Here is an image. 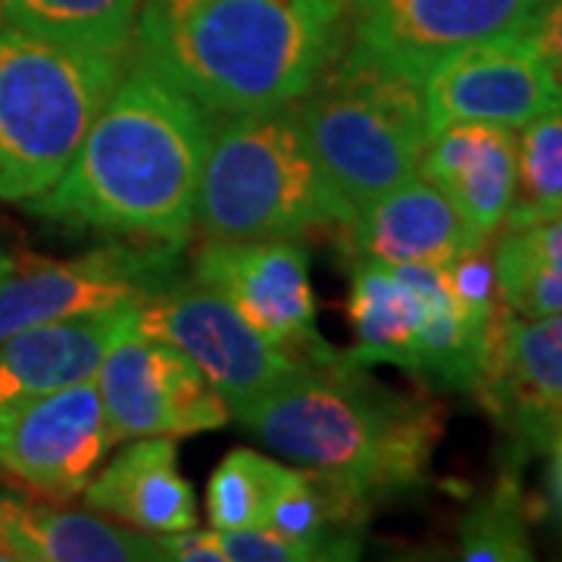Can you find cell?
<instances>
[{"label": "cell", "mask_w": 562, "mask_h": 562, "mask_svg": "<svg viewBox=\"0 0 562 562\" xmlns=\"http://www.w3.org/2000/svg\"><path fill=\"white\" fill-rule=\"evenodd\" d=\"M210 135L213 113L135 57L57 184L25 206L76 228L184 247Z\"/></svg>", "instance_id": "1"}, {"label": "cell", "mask_w": 562, "mask_h": 562, "mask_svg": "<svg viewBox=\"0 0 562 562\" xmlns=\"http://www.w3.org/2000/svg\"><path fill=\"white\" fill-rule=\"evenodd\" d=\"M347 35L344 0H140L135 57L228 116L301 101Z\"/></svg>", "instance_id": "2"}, {"label": "cell", "mask_w": 562, "mask_h": 562, "mask_svg": "<svg viewBox=\"0 0 562 562\" xmlns=\"http://www.w3.org/2000/svg\"><path fill=\"white\" fill-rule=\"evenodd\" d=\"M232 419L281 460L316 472L372 509L425 482L443 409L384 387L344 353L306 366Z\"/></svg>", "instance_id": "3"}, {"label": "cell", "mask_w": 562, "mask_h": 562, "mask_svg": "<svg viewBox=\"0 0 562 562\" xmlns=\"http://www.w3.org/2000/svg\"><path fill=\"white\" fill-rule=\"evenodd\" d=\"M347 220L353 210L316 160L297 103L228 113L213 125L194 216L206 238H301Z\"/></svg>", "instance_id": "4"}, {"label": "cell", "mask_w": 562, "mask_h": 562, "mask_svg": "<svg viewBox=\"0 0 562 562\" xmlns=\"http://www.w3.org/2000/svg\"><path fill=\"white\" fill-rule=\"evenodd\" d=\"M128 63L0 20V201L29 203L57 184Z\"/></svg>", "instance_id": "5"}, {"label": "cell", "mask_w": 562, "mask_h": 562, "mask_svg": "<svg viewBox=\"0 0 562 562\" xmlns=\"http://www.w3.org/2000/svg\"><path fill=\"white\" fill-rule=\"evenodd\" d=\"M297 113L316 160L353 213L419 176L428 144L422 85L350 44L303 94Z\"/></svg>", "instance_id": "6"}, {"label": "cell", "mask_w": 562, "mask_h": 562, "mask_svg": "<svg viewBox=\"0 0 562 562\" xmlns=\"http://www.w3.org/2000/svg\"><path fill=\"white\" fill-rule=\"evenodd\" d=\"M181 250L122 238L72 260L13 257L0 276V341L41 322L144 306L179 284Z\"/></svg>", "instance_id": "7"}, {"label": "cell", "mask_w": 562, "mask_h": 562, "mask_svg": "<svg viewBox=\"0 0 562 562\" xmlns=\"http://www.w3.org/2000/svg\"><path fill=\"white\" fill-rule=\"evenodd\" d=\"M135 331L188 353L232 416L310 366L266 341L220 291L194 279L179 281L144 303Z\"/></svg>", "instance_id": "8"}, {"label": "cell", "mask_w": 562, "mask_h": 562, "mask_svg": "<svg viewBox=\"0 0 562 562\" xmlns=\"http://www.w3.org/2000/svg\"><path fill=\"white\" fill-rule=\"evenodd\" d=\"M191 279L220 291L266 341L291 357L310 366L344 357L316 328L310 254L301 238H206L194 254Z\"/></svg>", "instance_id": "9"}, {"label": "cell", "mask_w": 562, "mask_h": 562, "mask_svg": "<svg viewBox=\"0 0 562 562\" xmlns=\"http://www.w3.org/2000/svg\"><path fill=\"white\" fill-rule=\"evenodd\" d=\"M113 447L94 379L0 406V472L44 501L79 497Z\"/></svg>", "instance_id": "10"}, {"label": "cell", "mask_w": 562, "mask_h": 562, "mask_svg": "<svg viewBox=\"0 0 562 562\" xmlns=\"http://www.w3.org/2000/svg\"><path fill=\"white\" fill-rule=\"evenodd\" d=\"M113 438H184L216 431L232 413L198 362L172 344L128 331L94 375Z\"/></svg>", "instance_id": "11"}, {"label": "cell", "mask_w": 562, "mask_h": 562, "mask_svg": "<svg viewBox=\"0 0 562 562\" xmlns=\"http://www.w3.org/2000/svg\"><path fill=\"white\" fill-rule=\"evenodd\" d=\"M557 106L562 88L522 32L460 47L422 79L428 138L465 122L516 132Z\"/></svg>", "instance_id": "12"}, {"label": "cell", "mask_w": 562, "mask_h": 562, "mask_svg": "<svg viewBox=\"0 0 562 562\" xmlns=\"http://www.w3.org/2000/svg\"><path fill=\"white\" fill-rule=\"evenodd\" d=\"M547 0H350L347 44L422 85L435 63L487 38L519 35Z\"/></svg>", "instance_id": "13"}, {"label": "cell", "mask_w": 562, "mask_h": 562, "mask_svg": "<svg viewBox=\"0 0 562 562\" xmlns=\"http://www.w3.org/2000/svg\"><path fill=\"white\" fill-rule=\"evenodd\" d=\"M472 394L525 450H547L562 431V313L522 319L494 306Z\"/></svg>", "instance_id": "14"}, {"label": "cell", "mask_w": 562, "mask_h": 562, "mask_svg": "<svg viewBox=\"0 0 562 562\" xmlns=\"http://www.w3.org/2000/svg\"><path fill=\"white\" fill-rule=\"evenodd\" d=\"M447 294L450 284L443 266L350 260V291L344 310L357 344L347 353L360 366L387 362L413 375L422 325Z\"/></svg>", "instance_id": "15"}, {"label": "cell", "mask_w": 562, "mask_h": 562, "mask_svg": "<svg viewBox=\"0 0 562 562\" xmlns=\"http://www.w3.org/2000/svg\"><path fill=\"white\" fill-rule=\"evenodd\" d=\"M487 241L479 238L460 210L443 198L428 179H409L401 188L362 206L341 225V250L350 260L428 262L447 266L465 247Z\"/></svg>", "instance_id": "16"}, {"label": "cell", "mask_w": 562, "mask_h": 562, "mask_svg": "<svg viewBox=\"0 0 562 562\" xmlns=\"http://www.w3.org/2000/svg\"><path fill=\"white\" fill-rule=\"evenodd\" d=\"M140 306L29 325L0 341V406L54 394L98 375L110 347L135 331Z\"/></svg>", "instance_id": "17"}, {"label": "cell", "mask_w": 562, "mask_h": 562, "mask_svg": "<svg viewBox=\"0 0 562 562\" xmlns=\"http://www.w3.org/2000/svg\"><path fill=\"white\" fill-rule=\"evenodd\" d=\"M516 132L501 125H450L435 132L419 162L479 238H494L516 198Z\"/></svg>", "instance_id": "18"}, {"label": "cell", "mask_w": 562, "mask_h": 562, "mask_svg": "<svg viewBox=\"0 0 562 562\" xmlns=\"http://www.w3.org/2000/svg\"><path fill=\"white\" fill-rule=\"evenodd\" d=\"M91 513L132 525L138 531L169 535L198 525V501L181 479L176 438H132L81 491Z\"/></svg>", "instance_id": "19"}, {"label": "cell", "mask_w": 562, "mask_h": 562, "mask_svg": "<svg viewBox=\"0 0 562 562\" xmlns=\"http://www.w3.org/2000/svg\"><path fill=\"white\" fill-rule=\"evenodd\" d=\"M0 535L16 560L32 562H162L157 538L94 513L60 509L0 494Z\"/></svg>", "instance_id": "20"}, {"label": "cell", "mask_w": 562, "mask_h": 562, "mask_svg": "<svg viewBox=\"0 0 562 562\" xmlns=\"http://www.w3.org/2000/svg\"><path fill=\"white\" fill-rule=\"evenodd\" d=\"M497 297L522 319L562 313V216L506 228L494 247Z\"/></svg>", "instance_id": "21"}, {"label": "cell", "mask_w": 562, "mask_h": 562, "mask_svg": "<svg viewBox=\"0 0 562 562\" xmlns=\"http://www.w3.org/2000/svg\"><path fill=\"white\" fill-rule=\"evenodd\" d=\"M140 0H0V20L41 38L132 57Z\"/></svg>", "instance_id": "22"}, {"label": "cell", "mask_w": 562, "mask_h": 562, "mask_svg": "<svg viewBox=\"0 0 562 562\" xmlns=\"http://www.w3.org/2000/svg\"><path fill=\"white\" fill-rule=\"evenodd\" d=\"M516 144V198L506 228L562 216V106L522 125Z\"/></svg>", "instance_id": "23"}, {"label": "cell", "mask_w": 562, "mask_h": 562, "mask_svg": "<svg viewBox=\"0 0 562 562\" xmlns=\"http://www.w3.org/2000/svg\"><path fill=\"white\" fill-rule=\"evenodd\" d=\"M284 465L257 450H232L213 469L206 487V516L220 531L260 528Z\"/></svg>", "instance_id": "24"}, {"label": "cell", "mask_w": 562, "mask_h": 562, "mask_svg": "<svg viewBox=\"0 0 562 562\" xmlns=\"http://www.w3.org/2000/svg\"><path fill=\"white\" fill-rule=\"evenodd\" d=\"M460 557L469 562L531 560L525 501L513 475L501 479V484L462 519Z\"/></svg>", "instance_id": "25"}, {"label": "cell", "mask_w": 562, "mask_h": 562, "mask_svg": "<svg viewBox=\"0 0 562 562\" xmlns=\"http://www.w3.org/2000/svg\"><path fill=\"white\" fill-rule=\"evenodd\" d=\"M447 284L462 310L475 319H491L497 306V272H494V250L487 241L465 247L460 257L443 266Z\"/></svg>", "instance_id": "26"}, {"label": "cell", "mask_w": 562, "mask_h": 562, "mask_svg": "<svg viewBox=\"0 0 562 562\" xmlns=\"http://www.w3.org/2000/svg\"><path fill=\"white\" fill-rule=\"evenodd\" d=\"M222 550L228 562H316L328 560L325 550L316 543L284 538L272 528H238V531H220Z\"/></svg>", "instance_id": "27"}, {"label": "cell", "mask_w": 562, "mask_h": 562, "mask_svg": "<svg viewBox=\"0 0 562 562\" xmlns=\"http://www.w3.org/2000/svg\"><path fill=\"white\" fill-rule=\"evenodd\" d=\"M522 35L531 41V47L541 54L550 76L562 88V0H547Z\"/></svg>", "instance_id": "28"}, {"label": "cell", "mask_w": 562, "mask_h": 562, "mask_svg": "<svg viewBox=\"0 0 562 562\" xmlns=\"http://www.w3.org/2000/svg\"><path fill=\"white\" fill-rule=\"evenodd\" d=\"M157 541H160L162 560L228 562L225 560V550H222L216 528H213V531H201V528L194 525V528H184V531H169V535H162Z\"/></svg>", "instance_id": "29"}, {"label": "cell", "mask_w": 562, "mask_h": 562, "mask_svg": "<svg viewBox=\"0 0 562 562\" xmlns=\"http://www.w3.org/2000/svg\"><path fill=\"white\" fill-rule=\"evenodd\" d=\"M547 450H550V479H547L550 503L562 513V431L553 438V443Z\"/></svg>", "instance_id": "30"}, {"label": "cell", "mask_w": 562, "mask_h": 562, "mask_svg": "<svg viewBox=\"0 0 562 562\" xmlns=\"http://www.w3.org/2000/svg\"><path fill=\"white\" fill-rule=\"evenodd\" d=\"M0 562H20L16 560V553H13V547L7 543V538L0 535Z\"/></svg>", "instance_id": "31"}, {"label": "cell", "mask_w": 562, "mask_h": 562, "mask_svg": "<svg viewBox=\"0 0 562 562\" xmlns=\"http://www.w3.org/2000/svg\"><path fill=\"white\" fill-rule=\"evenodd\" d=\"M10 260H13V257H7V254H0V276H3V269L10 266Z\"/></svg>", "instance_id": "32"}, {"label": "cell", "mask_w": 562, "mask_h": 562, "mask_svg": "<svg viewBox=\"0 0 562 562\" xmlns=\"http://www.w3.org/2000/svg\"><path fill=\"white\" fill-rule=\"evenodd\" d=\"M344 3H350V0H344Z\"/></svg>", "instance_id": "33"}]
</instances>
